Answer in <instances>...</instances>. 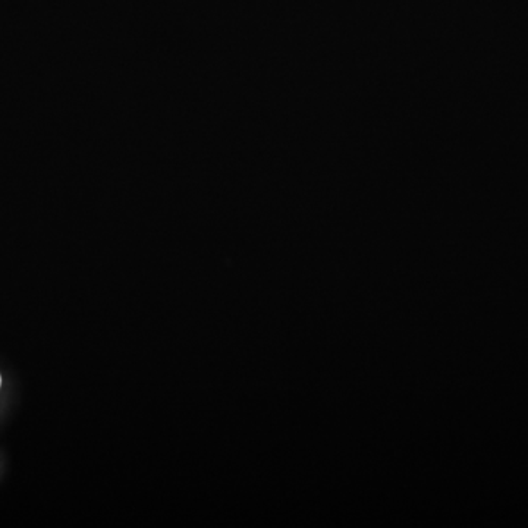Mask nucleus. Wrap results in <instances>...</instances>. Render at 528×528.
<instances>
[{
	"label": "nucleus",
	"instance_id": "f257e3e1",
	"mask_svg": "<svg viewBox=\"0 0 528 528\" xmlns=\"http://www.w3.org/2000/svg\"><path fill=\"white\" fill-rule=\"evenodd\" d=\"M0 382H2V378H0Z\"/></svg>",
	"mask_w": 528,
	"mask_h": 528
}]
</instances>
